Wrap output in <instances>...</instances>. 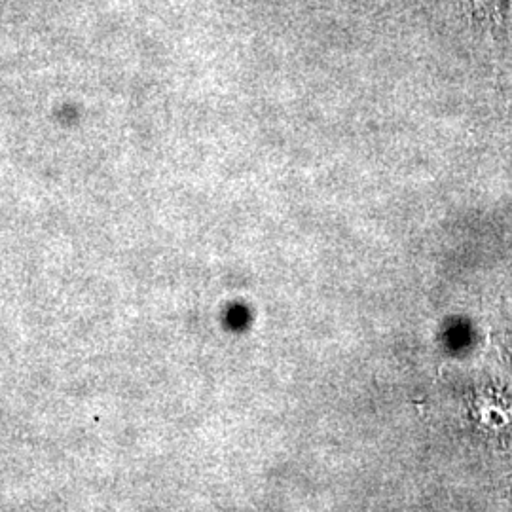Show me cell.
<instances>
[{
  "label": "cell",
  "instance_id": "cell-1",
  "mask_svg": "<svg viewBox=\"0 0 512 512\" xmlns=\"http://www.w3.org/2000/svg\"><path fill=\"white\" fill-rule=\"evenodd\" d=\"M473 12L486 19H507L512 16V0H469Z\"/></svg>",
  "mask_w": 512,
  "mask_h": 512
}]
</instances>
